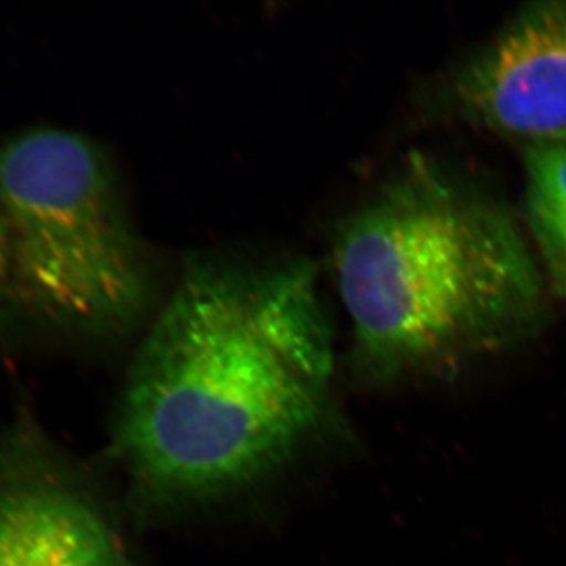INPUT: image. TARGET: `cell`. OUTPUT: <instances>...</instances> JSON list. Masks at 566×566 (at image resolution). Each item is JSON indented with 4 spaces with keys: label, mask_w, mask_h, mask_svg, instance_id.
Here are the masks:
<instances>
[{
    "label": "cell",
    "mask_w": 566,
    "mask_h": 566,
    "mask_svg": "<svg viewBox=\"0 0 566 566\" xmlns=\"http://www.w3.org/2000/svg\"><path fill=\"white\" fill-rule=\"evenodd\" d=\"M333 370L314 264L196 260L134 359L115 453L166 504L240 490L315 433Z\"/></svg>",
    "instance_id": "cell-1"
},
{
    "label": "cell",
    "mask_w": 566,
    "mask_h": 566,
    "mask_svg": "<svg viewBox=\"0 0 566 566\" xmlns=\"http://www.w3.org/2000/svg\"><path fill=\"white\" fill-rule=\"evenodd\" d=\"M527 219L551 286L566 303V137L528 148Z\"/></svg>",
    "instance_id": "cell-6"
},
{
    "label": "cell",
    "mask_w": 566,
    "mask_h": 566,
    "mask_svg": "<svg viewBox=\"0 0 566 566\" xmlns=\"http://www.w3.org/2000/svg\"><path fill=\"white\" fill-rule=\"evenodd\" d=\"M334 259L357 357L381 381L452 371L528 337L545 314L515 216L424 155L346 219Z\"/></svg>",
    "instance_id": "cell-2"
},
{
    "label": "cell",
    "mask_w": 566,
    "mask_h": 566,
    "mask_svg": "<svg viewBox=\"0 0 566 566\" xmlns=\"http://www.w3.org/2000/svg\"><path fill=\"white\" fill-rule=\"evenodd\" d=\"M0 566H128L102 512L25 420L0 430Z\"/></svg>",
    "instance_id": "cell-4"
},
{
    "label": "cell",
    "mask_w": 566,
    "mask_h": 566,
    "mask_svg": "<svg viewBox=\"0 0 566 566\" xmlns=\"http://www.w3.org/2000/svg\"><path fill=\"white\" fill-rule=\"evenodd\" d=\"M465 117L505 136L566 137V2L532 3L453 81Z\"/></svg>",
    "instance_id": "cell-5"
},
{
    "label": "cell",
    "mask_w": 566,
    "mask_h": 566,
    "mask_svg": "<svg viewBox=\"0 0 566 566\" xmlns=\"http://www.w3.org/2000/svg\"><path fill=\"white\" fill-rule=\"evenodd\" d=\"M150 296L147 263L107 159L81 134L0 145V315L122 329Z\"/></svg>",
    "instance_id": "cell-3"
}]
</instances>
